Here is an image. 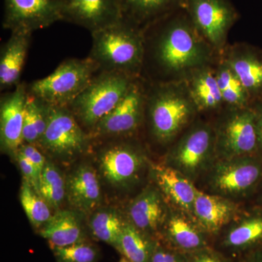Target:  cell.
<instances>
[{"label":"cell","instance_id":"cell-1","mask_svg":"<svg viewBox=\"0 0 262 262\" xmlns=\"http://www.w3.org/2000/svg\"><path fill=\"white\" fill-rule=\"evenodd\" d=\"M143 32L145 52L141 77L151 83L186 80L194 71L214 64L220 56L182 8Z\"/></svg>","mask_w":262,"mask_h":262},{"label":"cell","instance_id":"cell-2","mask_svg":"<svg viewBox=\"0 0 262 262\" xmlns=\"http://www.w3.org/2000/svg\"><path fill=\"white\" fill-rule=\"evenodd\" d=\"M199 115L185 81L148 82L144 123L155 144L170 147Z\"/></svg>","mask_w":262,"mask_h":262},{"label":"cell","instance_id":"cell-3","mask_svg":"<svg viewBox=\"0 0 262 262\" xmlns=\"http://www.w3.org/2000/svg\"><path fill=\"white\" fill-rule=\"evenodd\" d=\"M92 46L89 58L98 72H120L141 77L144 63V32L122 18L106 28L91 33Z\"/></svg>","mask_w":262,"mask_h":262},{"label":"cell","instance_id":"cell-4","mask_svg":"<svg viewBox=\"0 0 262 262\" xmlns=\"http://www.w3.org/2000/svg\"><path fill=\"white\" fill-rule=\"evenodd\" d=\"M136 78L120 72H98L67 108L91 135L98 122L125 97Z\"/></svg>","mask_w":262,"mask_h":262},{"label":"cell","instance_id":"cell-5","mask_svg":"<svg viewBox=\"0 0 262 262\" xmlns=\"http://www.w3.org/2000/svg\"><path fill=\"white\" fill-rule=\"evenodd\" d=\"M215 160L214 125L196 120L169 147L164 163L196 184Z\"/></svg>","mask_w":262,"mask_h":262},{"label":"cell","instance_id":"cell-6","mask_svg":"<svg viewBox=\"0 0 262 262\" xmlns=\"http://www.w3.org/2000/svg\"><path fill=\"white\" fill-rule=\"evenodd\" d=\"M98 72L89 57L68 58L47 77L27 84V93L52 107H67Z\"/></svg>","mask_w":262,"mask_h":262},{"label":"cell","instance_id":"cell-7","mask_svg":"<svg viewBox=\"0 0 262 262\" xmlns=\"http://www.w3.org/2000/svg\"><path fill=\"white\" fill-rule=\"evenodd\" d=\"M203 178L206 181L203 192L239 202L262 184V154L216 159Z\"/></svg>","mask_w":262,"mask_h":262},{"label":"cell","instance_id":"cell-8","mask_svg":"<svg viewBox=\"0 0 262 262\" xmlns=\"http://www.w3.org/2000/svg\"><path fill=\"white\" fill-rule=\"evenodd\" d=\"M101 140L105 143L99 149L98 162L105 179L124 189L139 183L151 161L136 136Z\"/></svg>","mask_w":262,"mask_h":262},{"label":"cell","instance_id":"cell-9","mask_svg":"<svg viewBox=\"0 0 262 262\" xmlns=\"http://www.w3.org/2000/svg\"><path fill=\"white\" fill-rule=\"evenodd\" d=\"M214 125L216 159H231L261 153L258 148L256 114L248 108L225 107Z\"/></svg>","mask_w":262,"mask_h":262},{"label":"cell","instance_id":"cell-10","mask_svg":"<svg viewBox=\"0 0 262 262\" xmlns=\"http://www.w3.org/2000/svg\"><path fill=\"white\" fill-rule=\"evenodd\" d=\"M148 82L137 77L120 103L91 132L93 141L134 137L143 126Z\"/></svg>","mask_w":262,"mask_h":262},{"label":"cell","instance_id":"cell-11","mask_svg":"<svg viewBox=\"0 0 262 262\" xmlns=\"http://www.w3.org/2000/svg\"><path fill=\"white\" fill-rule=\"evenodd\" d=\"M182 9L207 42L221 56L227 48L229 31L238 18V13L231 2L182 0Z\"/></svg>","mask_w":262,"mask_h":262},{"label":"cell","instance_id":"cell-12","mask_svg":"<svg viewBox=\"0 0 262 262\" xmlns=\"http://www.w3.org/2000/svg\"><path fill=\"white\" fill-rule=\"evenodd\" d=\"M92 141L68 108L51 106L47 128L37 146L52 156L70 159L85 153Z\"/></svg>","mask_w":262,"mask_h":262},{"label":"cell","instance_id":"cell-13","mask_svg":"<svg viewBox=\"0 0 262 262\" xmlns=\"http://www.w3.org/2000/svg\"><path fill=\"white\" fill-rule=\"evenodd\" d=\"M213 247L236 261L262 248V206L244 211L213 241Z\"/></svg>","mask_w":262,"mask_h":262},{"label":"cell","instance_id":"cell-14","mask_svg":"<svg viewBox=\"0 0 262 262\" xmlns=\"http://www.w3.org/2000/svg\"><path fill=\"white\" fill-rule=\"evenodd\" d=\"M61 20L56 0H4L3 27L32 33Z\"/></svg>","mask_w":262,"mask_h":262},{"label":"cell","instance_id":"cell-15","mask_svg":"<svg viewBox=\"0 0 262 262\" xmlns=\"http://www.w3.org/2000/svg\"><path fill=\"white\" fill-rule=\"evenodd\" d=\"M62 21L97 32L122 18L119 0H56Z\"/></svg>","mask_w":262,"mask_h":262},{"label":"cell","instance_id":"cell-16","mask_svg":"<svg viewBox=\"0 0 262 262\" xmlns=\"http://www.w3.org/2000/svg\"><path fill=\"white\" fill-rule=\"evenodd\" d=\"M158 241L184 254L213 246V239L201 228L192 215L170 208Z\"/></svg>","mask_w":262,"mask_h":262},{"label":"cell","instance_id":"cell-17","mask_svg":"<svg viewBox=\"0 0 262 262\" xmlns=\"http://www.w3.org/2000/svg\"><path fill=\"white\" fill-rule=\"evenodd\" d=\"M170 207L156 185H149L131 201L128 221L136 228L156 241L168 217Z\"/></svg>","mask_w":262,"mask_h":262},{"label":"cell","instance_id":"cell-18","mask_svg":"<svg viewBox=\"0 0 262 262\" xmlns=\"http://www.w3.org/2000/svg\"><path fill=\"white\" fill-rule=\"evenodd\" d=\"M244 211L239 202L199 189L193 207V216L213 241Z\"/></svg>","mask_w":262,"mask_h":262},{"label":"cell","instance_id":"cell-19","mask_svg":"<svg viewBox=\"0 0 262 262\" xmlns=\"http://www.w3.org/2000/svg\"><path fill=\"white\" fill-rule=\"evenodd\" d=\"M27 84L21 82L12 92L0 98V138L2 148L16 153L24 144L23 127Z\"/></svg>","mask_w":262,"mask_h":262},{"label":"cell","instance_id":"cell-20","mask_svg":"<svg viewBox=\"0 0 262 262\" xmlns=\"http://www.w3.org/2000/svg\"><path fill=\"white\" fill-rule=\"evenodd\" d=\"M149 169L155 185L169 206L193 215V207L199 190L196 184L165 163L151 162Z\"/></svg>","mask_w":262,"mask_h":262},{"label":"cell","instance_id":"cell-21","mask_svg":"<svg viewBox=\"0 0 262 262\" xmlns=\"http://www.w3.org/2000/svg\"><path fill=\"white\" fill-rule=\"evenodd\" d=\"M221 56L238 77L253 101L262 95V56L244 43L227 46Z\"/></svg>","mask_w":262,"mask_h":262},{"label":"cell","instance_id":"cell-22","mask_svg":"<svg viewBox=\"0 0 262 262\" xmlns=\"http://www.w3.org/2000/svg\"><path fill=\"white\" fill-rule=\"evenodd\" d=\"M69 203L77 211L90 214L99 206L101 191L97 174L92 167L82 165L76 169L66 184Z\"/></svg>","mask_w":262,"mask_h":262},{"label":"cell","instance_id":"cell-23","mask_svg":"<svg viewBox=\"0 0 262 262\" xmlns=\"http://www.w3.org/2000/svg\"><path fill=\"white\" fill-rule=\"evenodd\" d=\"M32 33L13 32L0 51V90L16 87L20 83L32 39Z\"/></svg>","mask_w":262,"mask_h":262},{"label":"cell","instance_id":"cell-24","mask_svg":"<svg viewBox=\"0 0 262 262\" xmlns=\"http://www.w3.org/2000/svg\"><path fill=\"white\" fill-rule=\"evenodd\" d=\"M200 115L220 114L226 106L216 79L213 65L194 71L184 80Z\"/></svg>","mask_w":262,"mask_h":262},{"label":"cell","instance_id":"cell-25","mask_svg":"<svg viewBox=\"0 0 262 262\" xmlns=\"http://www.w3.org/2000/svg\"><path fill=\"white\" fill-rule=\"evenodd\" d=\"M122 18L141 29L182 8V0H119Z\"/></svg>","mask_w":262,"mask_h":262},{"label":"cell","instance_id":"cell-26","mask_svg":"<svg viewBox=\"0 0 262 262\" xmlns=\"http://www.w3.org/2000/svg\"><path fill=\"white\" fill-rule=\"evenodd\" d=\"M51 248L67 247L88 241L78 217L74 212L59 211L39 229Z\"/></svg>","mask_w":262,"mask_h":262},{"label":"cell","instance_id":"cell-27","mask_svg":"<svg viewBox=\"0 0 262 262\" xmlns=\"http://www.w3.org/2000/svg\"><path fill=\"white\" fill-rule=\"evenodd\" d=\"M213 67L226 107L243 108L252 106L253 100L247 90L222 56Z\"/></svg>","mask_w":262,"mask_h":262},{"label":"cell","instance_id":"cell-28","mask_svg":"<svg viewBox=\"0 0 262 262\" xmlns=\"http://www.w3.org/2000/svg\"><path fill=\"white\" fill-rule=\"evenodd\" d=\"M157 241L136 228L128 220L125 221L118 251L131 262H151Z\"/></svg>","mask_w":262,"mask_h":262},{"label":"cell","instance_id":"cell-29","mask_svg":"<svg viewBox=\"0 0 262 262\" xmlns=\"http://www.w3.org/2000/svg\"><path fill=\"white\" fill-rule=\"evenodd\" d=\"M50 108L41 100L28 94L24 114V144L37 145L39 143L47 128Z\"/></svg>","mask_w":262,"mask_h":262},{"label":"cell","instance_id":"cell-30","mask_svg":"<svg viewBox=\"0 0 262 262\" xmlns=\"http://www.w3.org/2000/svg\"><path fill=\"white\" fill-rule=\"evenodd\" d=\"M125 221L115 210H102L91 219L90 228L96 239L118 251L119 243Z\"/></svg>","mask_w":262,"mask_h":262},{"label":"cell","instance_id":"cell-31","mask_svg":"<svg viewBox=\"0 0 262 262\" xmlns=\"http://www.w3.org/2000/svg\"><path fill=\"white\" fill-rule=\"evenodd\" d=\"M39 194L55 209L59 208L67 195V187L63 177L56 167L48 160L40 174Z\"/></svg>","mask_w":262,"mask_h":262},{"label":"cell","instance_id":"cell-32","mask_svg":"<svg viewBox=\"0 0 262 262\" xmlns=\"http://www.w3.org/2000/svg\"><path fill=\"white\" fill-rule=\"evenodd\" d=\"M20 198L22 207L32 225L35 228H42L52 217L51 206L25 181L22 183Z\"/></svg>","mask_w":262,"mask_h":262},{"label":"cell","instance_id":"cell-33","mask_svg":"<svg viewBox=\"0 0 262 262\" xmlns=\"http://www.w3.org/2000/svg\"><path fill=\"white\" fill-rule=\"evenodd\" d=\"M51 248L57 262H98L99 259L98 248L89 241Z\"/></svg>","mask_w":262,"mask_h":262},{"label":"cell","instance_id":"cell-34","mask_svg":"<svg viewBox=\"0 0 262 262\" xmlns=\"http://www.w3.org/2000/svg\"><path fill=\"white\" fill-rule=\"evenodd\" d=\"M151 262H189L184 254L165 246L159 241L155 244Z\"/></svg>","mask_w":262,"mask_h":262},{"label":"cell","instance_id":"cell-35","mask_svg":"<svg viewBox=\"0 0 262 262\" xmlns=\"http://www.w3.org/2000/svg\"><path fill=\"white\" fill-rule=\"evenodd\" d=\"M17 160L23 174L24 181L28 183L37 193L39 194V178L40 174L36 167L28 159L25 158L20 151H17Z\"/></svg>","mask_w":262,"mask_h":262},{"label":"cell","instance_id":"cell-36","mask_svg":"<svg viewBox=\"0 0 262 262\" xmlns=\"http://www.w3.org/2000/svg\"><path fill=\"white\" fill-rule=\"evenodd\" d=\"M189 262H237L213 246L187 254Z\"/></svg>","mask_w":262,"mask_h":262},{"label":"cell","instance_id":"cell-37","mask_svg":"<svg viewBox=\"0 0 262 262\" xmlns=\"http://www.w3.org/2000/svg\"><path fill=\"white\" fill-rule=\"evenodd\" d=\"M18 151L36 167L39 174L42 173L47 160L39 146L35 144H23Z\"/></svg>","mask_w":262,"mask_h":262},{"label":"cell","instance_id":"cell-38","mask_svg":"<svg viewBox=\"0 0 262 262\" xmlns=\"http://www.w3.org/2000/svg\"><path fill=\"white\" fill-rule=\"evenodd\" d=\"M252 107L256 114V130H257V137L258 148L262 154V101L253 103Z\"/></svg>","mask_w":262,"mask_h":262},{"label":"cell","instance_id":"cell-39","mask_svg":"<svg viewBox=\"0 0 262 262\" xmlns=\"http://www.w3.org/2000/svg\"><path fill=\"white\" fill-rule=\"evenodd\" d=\"M237 262H262V248L253 251Z\"/></svg>","mask_w":262,"mask_h":262},{"label":"cell","instance_id":"cell-40","mask_svg":"<svg viewBox=\"0 0 262 262\" xmlns=\"http://www.w3.org/2000/svg\"><path fill=\"white\" fill-rule=\"evenodd\" d=\"M119 262H131L130 260L127 259V258H125V256H122V257L120 258V261Z\"/></svg>","mask_w":262,"mask_h":262},{"label":"cell","instance_id":"cell-41","mask_svg":"<svg viewBox=\"0 0 262 262\" xmlns=\"http://www.w3.org/2000/svg\"><path fill=\"white\" fill-rule=\"evenodd\" d=\"M261 206H262V196H261Z\"/></svg>","mask_w":262,"mask_h":262}]
</instances>
